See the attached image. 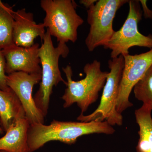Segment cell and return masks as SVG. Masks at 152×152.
I'll return each mask as SVG.
<instances>
[{"instance_id":"obj_1","label":"cell","mask_w":152,"mask_h":152,"mask_svg":"<svg viewBox=\"0 0 152 152\" xmlns=\"http://www.w3.org/2000/svg\"><path fill=\"white\" fill-rule=\"evenodd\" d=\"M115 129L106 121H62L54 120L49 125H30L28 143L29 152H34L51 141H59L68 145L75 143L80 137L94 134L111 135Z\"/></svg>"},{"instance_id":"obj_2","label":"cell","mask_w":152,"mask_h":152,"mask_svg":"<svg viewBox=\"0 0 152 152\" xmlns=\"http://www.w3.org/2000/svg\"><path fill=\"white\" fill-rule=\"evenodd\" d=\"M62 70L67 80L66 88L61 97L64 101V107L67 108L76 103L81 111V114H83L97 100L100 92L105 84L109 72L102 71L101 62L96 60L84 66L86 77L77 81L72 78L73 72L70 66L63 67Z\"/></svg>"},{"instance_id":"obj_3","label":"cell","mask_w":152,"mask_h":152,"mask_svg":"<svg viewBox=\"0 0 152 152\" xmlns=\"http://www.w3.org/2000/svg\"><path fill=\"white\" fill-rule=\"evenodd\" d=\"M48 30H47L44 42L39 49V57L42 66V79L39 88L34 97L37 107L44 117L46 116L50 99L54 86L60 82L65 85L66 81L62 77L59 67L60 57L68 56L69 50L65 43H59L54 47Z\"/></svg>"},{"instance_id":"obj_4","label":"cell","mask_w":152,"mask_h":152,"mask_svg":"<svg viewBox=\"0 0 152 152\" xmlns=\"http://www.w3.org/2000/svg\"><path fill=\"white\" fill-rule=\"evenodd\" d=\"M40 6L45 12L43 20L51 36L56 38L58 43L77 40V30L84 20L77 14V4L73 0H41Z\"/></svg>"},{"instance_id":"obj_5","label":"cell","mask_w":152,"mask_h":152,"mask_svg":"<svg viewBox=\"0 0 152 152\" xmlns=\"http://www.w3.org/2000/svg\"><path fill=\"white\" fill-rule=\"evenodd\" d=\"M124 67V58L122 55L109 60L110 72L103 89L99 104L94 111L89 115H85L80 114L77 118V121L84 122L106 121L112 126L122 125L123 116L117 111V103Z\"/></svg>"},{"instance_id":"obj_6","label":"cell","mask_w":152,"mask_h":152,"mask_svg":"<svg viewBox=\"0 0 152 152\" xmlns=\"http://www.w3.org/2000/svg\"><path fill=\"white\" fill-rule=\"evenodd\" d=\"M129 0H97L87 11L89 32L85 44L88 50L93 52L98 47L104 46L111 39L115 31L113 22L117 11Z\"/></svg>"},{"instance_id":"obj_7","label":"cell","mask_w":152,"mask_h":152,"mask_svg":"<svg viewBox=\"0 0 152 152\" xmlns=\"http://www.w3.org/2000/svg\"><path fill=\"white\" fill-rule=\"evenodd\" d=\"M129 12L122 27L115 31L108 42L104 48L111 50V58L129 54L133 47L152 49V35L145 36L139 32L138 25L142 20V12L138 0H129Z\"/></svg>"},{"instance_id":"obj_8","label":"cell","mask_w":152,"mask_h":152,"mask_svg":"<svg viewBox=\"0 0 152 152\" xmlns=\"http://www.w3.org/2000/svg\"><path fill=\"white\" fill-rule=\"evenodd\" d=\"M124 67L117 103V110L119 113L132 107L129 96L134 87L142 77L152 65V49L140 54H129L124 56Z\"/></svg>"},{"instance_id":"obj_9","label":"cell","mask_w":152,"mask_h":152,"mask_svg":"<svg viewBox=\"0 0 152 152\" xmlns=\"http://www.w3.org/2000/svg\"><path fill=\"white\" fill-rule=\"evenodd\" d=\"M41 79L42 73L15 72L7 76V84L20 101L30 125L45 122V117L37 107L32 96L34 86L41 82Z\"/></svg>"},{"instance_id":"obj_10","label":"cell","mask_w":152,"mask_h":152,"mask_svg":"<svg viewBox=\"0 0 152 152\" xmlns=\"http://www.w3.org/2000/svg\"><path fill=\"white\" fill-rule=\"evenodd\" d=\"M39 48L38 43L30 48H23L14 44L2 50L6 61V74L8 75L15 72L42 73Z\"/></svg>"},{"instance_id":"obj_11","label":"cell","mask_w":152,"mask_h":152,"mask_svg":"<svg viewBox=\"0 0 152 152\" xmlns=\"http://www.w3.org/2000/svg\"><path fill=\"white\" fill-rule=\"evenodd\" d=\"M13 25V40L16 45L30 48L34 44L36 38L43 40L45 30L43 23L37 24L34 14L23 8L14 12Z\"/></svg>"},{"instance_id":"obj_12","label":"cell","mask_w":152,"mask_h":152,"mask_svg":"<svg viewBox=\"0 0 152 152\" xmlns=\"http://www.w3.org/2000/svg\"><path fill=\"white\" fill-rule=\"evenodd\" d=\"M30 124L26 117L18 120L0 138V151L29 152L28 143Z\"/></svg>"},{"instance_id":"obj_13","label":"cell","mask_w":152,"mask_h":152,"mask_svg":"<svg viewBox=\"0 0 152 152\" xmlns=\"http://www.w3.org/2000/svg\"><path fill=\"white\" fill-rule=\"evenodd\" d=\"M26 117L20 101L12 90H0V118L5 132L18 120Z\"/></svg>"},{"instance_id":"obj_14","label":"cell","mask_w":152,"mask_h":152,"mask_svg":"<svg viewBox=\"0 0 152 152\" xmlns=\"http://www.w3.org/2000/svg\"><path fill=\"white\" fill-rule=\"evenodd\" d=\"M152 111L150 107L143 104L135 111L136 122L139 127L137 152H152Z\"/></svg>"},{"instance_id":"obj_15","label":"cell","mask_w":152,"mask_h":152,"mask_svg":"<svg viewBox=\"0 0 152 152\" xmlns=\"http://www.w3.org/2000/svg\"><path fill=\"white\" fill-rule=\"evenodd\" d=\"M14 12L12 7L0 1V50H1L14 45Z\"/></svg>"},{"instance_id":"obj_16","label":"cell","mask_w":152,"mask_h":152,"mask_svg":"<svg viewBox=\"0 0 152 152\" xmlns=\"http://www.w3.org/2000/svg\"><path fill=\"white\" fill-rule=\"evenodd\" d=\"M135 97L152 110V65L133 88Z\"/></svg>"},{"instance_id":"obj_17","label":"cell","mask_w":152,"mask_h":152,"mask_svg":"<svg viewBox=\"0 0 152 152\" xmlns=\"http://www.w3.org/2000/svg\"><path fill=\"white\" fill-rule=\"evenodd\" d=\"M6 61L2 51L0 50V90L7 91L10 89L7 83L5 71Z\"/></svg>"},{"instance_id":"obj_18","label":"cell","mask_w":152,"mask_h":152,"mask_svg":"<svg viewBox=\"0 0 152 152\" xmlns=\"http://www.w3.org/2000/svg\"><path fill=\"white\" fill-rule=\"evenodd\" d=\"M142 12V15L145 19H152V10L147 5L146 0H139Z\"/></svg>"},{"instance_id":"obj_19","label":"cell","mask_w":152,"mask_h":152,"mask_svg":"<svg viewBox=\"0 0 152 152\" xmlns=\"http://www.w3.org/2000/svg\"><path fill=\"white\" fill-rule=\"evenodd\" d=\"M97 0H80V4L83 5L88 10L96 2Z\"/></svg>"},{"instance_id":"obj_20","label":"cell","mask_w":152,"mask_h":152,"mask_svg":"<svg viewBox=\"0 0 152 152\" xmlns=\"http://www.w3.org/2000/svg\"><path fill=\"white\" fill-rule=\"evenodd\" d=\"M5 131L3 128L2 124L0 118V135L3 134L4 133Z\"/></svg>"},{"instance_id":"obj_21","label":"cell","mask_w":152,"mask_h":152,"mask_svg":"<svg viewBox=\"0 0 152 152\" xmlns=\"http://www.w3.org/2000/svg\"><path fill=\"white\" fill-rule=\"evenodd\" d=\"M0 152H7L5 151H0Z\"/></svg>"}]
</instances>
